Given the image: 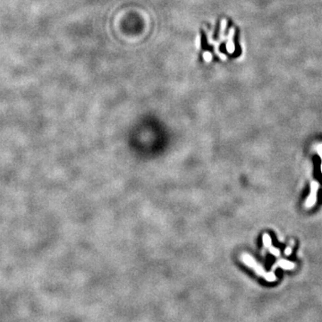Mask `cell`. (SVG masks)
<instances>
[{"mask_svg": "<svg viewBox=\"0 0 322 322\" xmlns=\"http://www.w3.org/2000/svg\"><path fill=\"white\" fill-rule=\"evenodd\" d=\"M242 261L245 262V264H247L248 266H250L251 268H254V269L257 271V273L262 275L268 281H274V280L276 279L275 275H274L272 272H271V273H266L262 268L259 267V265H257V263L255 262V260H254L253 258H252L251 256H250L249 254H243V255H242Z\"/></svg>", "mask_w": 322, "mask_h": 322, "instance_id": "1", "label": "cell"}, {"mask_svg": "<svg viewBox=\"0 0 322 322\" xmlns=\"http://www.w3.org/2000/svg\"><path fill=\"white\" fill-rule=\"evenodd\" d=\"M317 188H318V184L316 183H313L312 184V195L311 197L308 199V202H310L309 204H307V206H312L316 201V192H317Z\"/></svg>", "mask_w": 322, "mask_h": 322, "instance_id": "2", "label": "cell"}, {"mask_svg": "<svg viewBox=\"0 0 322 322\" xmlns=\"http://www.w3.org/2000/svg\"><path fill=\"white\" fill-rule=\"evenodd\" d=\"M277 265H279L280 267H282L283 268H287V269L293 268L295 267V265H294L293 263L286 261V260H281V261H279L278 263H277Z\"/></svg>", "mask_w": 322, "mask_h": 322, "instance_id": "3", "label": "cell"}, {"mask_svg": "<svg viewBox=\"0 0 322 322\" xmlns=\"http://www.w3.org/2000/svg\"><path fill=\"white\" fill-rule=\"evenodd\" d=\"M268 248V249H269V251H270V252H271L272 254H274L275 256H278V255L280 254V251L277 250V249H276V248L272 247L271 245H269Z\"/></svg>", "mask_w": 322, "mask_h": 322, "instance_id": "4", "label": "cell"}, {"mask_svg": "<svg viewBox=\"0 0 322 322\" xmlns=\"http://www.w3.org/2000/svg\"><path fill=\"white\" fill-rule=\"evenodd\" d=\"M204 58H205V60L206 61H208V62H209L210 60H211V55L209 53H205L204 54Z\"/></svg>", "mask_w": 322, "mask_h": 322, "instance_id": "5", "label": "cell"}, {"mask_svg": "<svg viewBox=\"0 0 322 322\" xmlns=\"http://www.w3.org/2000/svg\"><path fill=\"white\" fill-rule=\"evenodd\" d=\"M285 253H286V255H289V254L291 253V248H287V249H286Z\"/></svg>", "mask_w": 322, "mask_h": 322, "instance_id": "6", "label": "cell"}]
</instances>
